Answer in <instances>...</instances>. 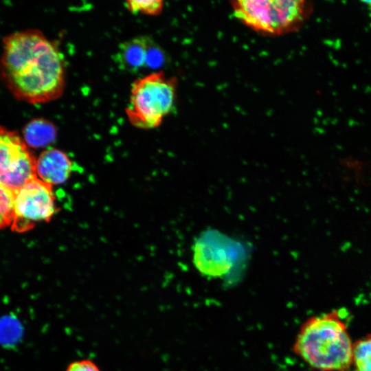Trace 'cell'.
I'll use <instances>...</instances> for the list:
<instances>
[{"mask_svg":"<svg viewBox=\"0 0 371 371\" xmlns=\"http://www.w3.org/2000/svg\"><path fill=\"white\" fill-rule=\"evenodd\" d=\"M177 89V78L168 77L162 71L134 80L125 109L129 122L141 129L159 126L174 109Z\"/></svg>","mask_w":371,"mask_h":371,"instance_id":"277c9868","label":"cell"},{"mask_svg":"<svg viewBox=\"0 0 371 371\" xmlns=\"http://www.w3.org/2000/svg\"><path fill=\"white\" fill-rule=\"evenodd\" d=\"M0 78L16 99L32 104L49 102L65 90L64 56L38 30L11 33L3 38Z\"/></svg>","mask_w":371,"mask_h":371,"instance_id":"6da1fadb","label":"cell"},{"mask_svg":"<svg viewBox=\"0 0 371 371\" xmlns=\"http://www.w3.org/2000/svg\"><path fill=\"white\" fill-rule=\"evenodd\" d=\"M118 68L130 74L155 69L164 62L161 49L147 36H139L119 45L113 56Z\"/></svg>","mask_w":371,"mask_h":371,"instance_id":"ba28073f","label":"cell"},{"mask_svg":"<svg viewBox=\"0 0 371 371\" xmlns=\"http://www.w3.org/2000/svg\"><path fill=\"white\" fill-rule=\"evenodd\" d=\"M352 367L355 371H371V333L353 342Z\"/></svg>","mask_w":371,"mask_h":371,"instance_id":"8fae6325","label":"cell"},{"mask_svg":"<svg viewBox=\"0 0 371 371\" xmlns=\"http://www.w3.org/2000/svg\"><path fill=\"white\" fill-rule=\"evenodd\" d=\"M36 161L23 137L0 126V185L14 193L36 178Z\"/></svg>","mask_w":371,"mask_h":371,"instance_id":"8992f818","label":"cell"},{"mask_svg":"<svg viewBox=\"0 0 371 371\" xmlns=\"http://www.w3.org/2000/svg\"><path fill=\"white\" fill-rule=\"evenodd\" d=\"M71 170L72 163L67 155L56 148L44 150L36 161L38 179L51 186L65 183L69 179Z\"/></svg>","mask_w":371,"mask_h":371,"instance_id":"9c48e42d","label":"cell"},{"mask_svg":"<svg viewBox=\"0 0 371 371\" xmlns=\"http://www.w3.org/2000/svg\"><path fill=\"white\" fill-rule=\"evenodd\" d=\"M230 5L238 21L267 36L297 31L313 11V5L306 0H238Z\"/></svg>","mask_w":371,"mask_h":371,"instance_id":"3957f363","label":"cell"},{"mask_svg":"<svg viewBox=\"0 0 371 371\" xmlns=\"http://www.w3.org/2000/svg\"><path fill=\"white\" fill-rule=\"evenodd\" d=\"M57 128L51 121L37 117L28 122L23 128V139L28 147L45 148L56 139Z\"/></svg>","mask_w":371,"mask_h":371,"instance_id":"30bf717a","label":"cell"},{"mask_svg":"<svg viewBox=\"0 0 371 371\" xmlns=\"http://www.w3.org/2000/svg\"><path fill=\"white\" fill-rule=\"evenodd\" d=\"M339 310L313 316L301 326L293 351L317 371H348L353 342Z\"/></svg>","mask_w":371,"mask_h":371,"instance_id":"7a4b0ae2","label":"cell"},{"mask_svg":"<svg viewBox=\"0 0 371 371\" xmlns=\"http://www.w3.org/2000/svg\"><path fill=\"white\" fill-rule=\"evenodd\" d=\"M124 5L132 14L152 16L159 14L164 6V1L161 0H129L125 1Z\"/></svg>","mask_w":371,"mask_h":371,"instance_id":"7c38bea8","label":"cell"},{"mask_svg":"<svg viewBox=\"0 0 371 371\" xmlns=\"http://www.w3.org/2000/svg\"><path fill=\"white\" fill-rule=\"evenodd\" d=\"M243 246L216 230L203 232L193 247V261L203 275L217 278L227 275L245 258Z\"/></svg>","mask_w":371,"mask_h":371,"instance_id":"5b68a950","label":"cell"},{"mask_svg":"<svg viewBox=\"0 0 371 371\" xmlns=\"http://www.w3.org/2000/svg\"><path fill=\"white\" fill-rule=\"evenodd\" d=\"M362 3H363L366 8L371 11V1H363Z\"/></svg>","mask_w":371,"mask_h":371,"instance_id":"9a60e30c","label":"cell"},{"mask_svg":"<svg viewBox=\"0 0 371 371\" xmlns=\"http://www.w3.org/2000/svg\"><path fill=\"white\" fill-rule=\"evenodd\" d=\"M13 207L14 193L0 185V229L11 225Z\"/></svg>","mask_w":371,"mask_h":371,"instance_id":"4fadbf2b","label":"cell"},{"mask_svg":"<svg viewBox=\"0 0 371 371\" xmlns=\"http://www.w3.org/2000/svg\"><path fill=\"white\" fill-rule=\"evenodd\" d=\"M65 371H100V370L93 361L80 359L70 363Z\"/></svg>","mask_w":371,"mask_h":371,"instance_id":"5bb4252c","label":"cell"},{"mask_svg":"<svg viewBox=\"0 0 371 371\" xmlns=\"http://www.w3.org/2000/svg\"><path fill=\"white\" fill-rule=\"evenodd\" d=\"M56 212L52 186L36 177L14 193L11 229L25 232L37 223L50 220Z\"/></svg>","mask_w":371,"mask_h":371,"instance_id":"52a82bcc","label":"cell"}]
</instances>
